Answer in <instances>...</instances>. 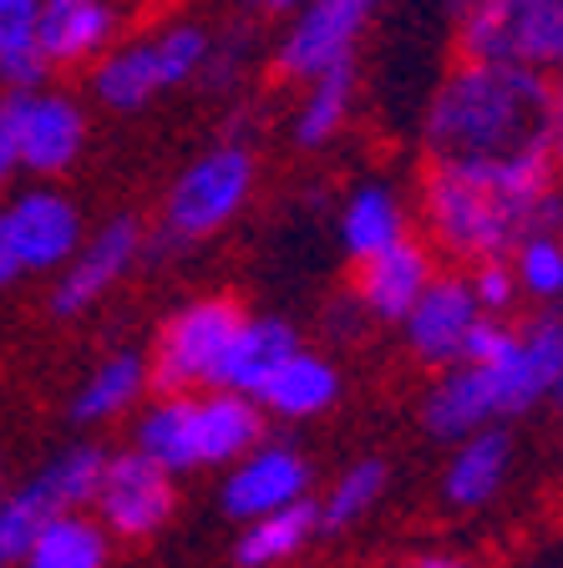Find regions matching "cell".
I'll use <instances>...</instances> for the list:
<instances>
[{
	"instance_id": "1",
	"label": "cell",
	"mask_w": 563,
	"mask_h": 568,
	"mask_svg": "<svg viewBox=\"0 0 563 568\" xmlns=\"http://www.w3.org/2000/svg\"><path fill=\"white\" fill-rule=\"evenodd\" d=\"M559 183V158L549 142L503 158H432L416 189L426 244L462 264L513 254L533 234V209Z\"/></svg>"
},
{
	"instance_id": "2",
	"label": "cell",
	"mask_w": 563,
	"mask_h": 568,
	"mask_svg": "<svg viewBox=\"0 0 563 568\" xmlns=\"http://www.w3.org/2000/svg\"><path fill=\"white\" fill-rule=\"evenodd\" d=\"M432 158H503L549 142V71L462 57L422 112Z\"/></svg>"
},
{
	"instance_id": "3",
	"label": "cell",
	"mask_w": 563,
	"mask_h": 568,
	"mask_svg": "<svg viewBox=\"0 0 563 568\" xmlns=\"http://www.w3.org/2000/svg\"><path fill=\"white\" fill-rule=\"evenodd\" d=\"M264 422L270 416L244 390L203 386L168 390V396L153 390V402H142L132 412V447L148 452L173 477H193L244 457L264 437Z\"/></svg>"
},
{
	"instance_id": "4",
	"label": "cell",
	"mask_w": 563,
	"mask_h": 568,
	"mask_svg": "<svg viewBox=\"0 0 563 568\" xmlns=\"http://www.w3.org/2000/svg\"><path fill=\"white\" fill-rule=\"evenodd\" d=\"M209 41H213L209 26L199 21H168L132 36V41H112L87 67V92L107 112H142V106L163 102L178 87L199 82Z\"/></svg>"
},
{
	"instance_id": "5",
	"label": "cell",
	"mask_w": 563,
	"mask_h": 568,
	"mask_svg": "<svg viewBox=\"0 0 563 568\" xmlns=\"http://www.w3.org/2000/svg\"><path fill=\"white\" fill-rule=\"evenodd\" d=\"M259 183L254 148L244 142H213L203 148L183 173L168 183L163 193V239L158 244H203V239L223 234L239 213L249 209Z\"/></svg>"
},
{
	"instance_id": "6",
	"label": "cell",
	"mask_w": 563,
	"mask_h": 568,
	"mask_svg": "<svg viewBox=\"0 0 563 568\" xmlns=\"http://www.w3.org/2000/svg\"><path fill=\"white\" fill-rule=\"evenodd\" d=\"M462 57L553 71L563 61V0H468L446 16Z\"/></svg>"
},
{
	"instance_id": "7",
	"label": "cell",
	"mask_w": 563,
	"mask_h": 568,
	"mask_svg": "<svg viewBox=\"0 0 563 568\" xmlns=\"http://www.w3.org/2000/svg\"><path fill=\"white\" fill-rule=\"evenodd\" d=\"M244 320V305L229 295H203L178 305L173 315H163L153 335V351L148 355V386L158 396L168 390H203L213 381L223 341L234 335V325Z\"/></svg>"
},
{
	"instance_id": "8",
	"label": "cell",
	"mask_w": 563,
	"mask_h": 568,
	"mask_svg": "<svg viewBox=\"0 0 563 568\" xmlns=\"http://www.w3.org/2000/svg\"><path fill=\"white\" fill-rule=\"evenodd\" d=\"M92 513H97V523L112 532V544H118V538L122 544L158 538L178 513V477L168 473V467H158V462L138 447L107 452Z\"/></svg>"
},
{
	"instance_id": "9",
	"label": "cell",
	"mask_w": 563,
	"mask_h": 568,
	"mask_svg": "<svg viewBox=\"0 0 563 568\" xmlns=\"http://www.w3.org/2000/svg\"><path fill=\"white\" fill-rule=\"evenodd\" d=\"M381 6L386 0H305V6H294L274 41V71L284 82H310L320 71L355 61V47L371 31Z\"/></svg>"
},
{
	"instance_id": "10",
	"label": "cell",
	"mask_w": 563,
	"mask_h": 568,
	"mask_svg": "<svg viewBox=\"0 0 563 568\" xmlns=\"http://www.w3.org/2000/svg\"><path fill=\"white\" fill-rule=\"evenodd\" d=\"M142 219L132 213H118V219H107L102 229L82 239V248L51 274V295H47V310L57 320H82L92 305H102L122 280L142 264Z\"/></svg>"
},
{
	"instance_id": "11",
	"label": "cell",
	"mask_w": 563,
	"mask_h": 568,
	"mask_svg": "<svg viewBox=\"0 0 563 568\" xmlns=\"http://www.w3.org/2000/svg\"><path fill=\"white\" fill-rule=\"evenodd\" d=\"M0 229L11 239L26 280H36V274L47 280V274H57L61 264L82 248L87 213L71 193H61L47 178H36L31 189L11 193V199L0 203Z\"/></svg>"
},
{
	"instance_id": "12",
	"label": "cell",
	"mask_w": 563,
	"mask_h": 568,
	"mask_svg": "<svg viewBox=\"0 0 563 568\" xmlns=\"http://www.w3.org/2000/svg\"><path fill=\"white\" fill-rule=\"evenodd\" d=\"M482 371H487V386H493L497 422L529 416L533 406L553 402V390L563 381V315L539 310L533 320H523L513 351Z\"/></svg>"
},
{
	"instance_id": "13",
	"label": "cell",
	"mask_w": 563,
	"mask_h": 568,
	"mask_svg": "<svg viewBox=\"0 0 563 568\" xmlns=\"http://www.w3.org/2000/svg\"><path fill=\"white\" fill-rule=\"evenodd\" d=\"M315 487V467H310L305 447L294 442H270L259 437L244 457H234L223 467V487H219V508L234 523L274 513L284 503H300Z\"/></svg>"
},
{
	"instance_id": "14",
	"label": "cell",
	"mask_w": 563,
	"mask_h": 568,
	"mask_svg": "<svg viewBox=\"0 0 563 568\" xmlns=\"http://www.w3.org/2000/svg\"><path fill=\"white\" fill-rule=\"evenodd\" d=\"M477 300H472L468 274H432L416 305L401 315V341H406L411 361L426 371L458 366L462 361V341H468L472 320H477Z\"/></svg>"
},
{
	"instance_id": "15",
	"label": "cell",
	"mask_w": 563,
	"mask_h": 568,
	"mask_svg": "<svg viewBox=\"0 0 563 568\" xmlns=\"http://www.w3.org/2000/svg\"><path fill=\"white\" fill-rule=\"evenodd\" d=\"M87 106L61 87L26 92L21 106V173L57 183L61 173L82 163L87 153Z\"/></svg>"
},
{
	"instance_id": "16",
	"label": "cell",
	"mask_w": 563,
	"mask_h": 568,
	"mask_svg": "<svg viewBox=\"0 0 563 568\" xmlns=\"http://www.w3.org/2000/svg\"><path fill=\"white\" fill-rule=\"evenodd\" d=\"M452 457L442 467V483H436V497H442L446 513H482L493 508L503 497L507 477H513V437L507 426L493 422V426H477L468 437L446 442Z\"/></svg>"
},
{
	"instance_id": "17",
	"label": "cell",
	"mask_w": 563,
	"mask_h": 568,
	"mask_svg": "<svg viewBox=\"0 0 563 568\" xmlns=\"http://www.w3.org/2000/svg\"><path fill=\"white\" fill-rule=\"evenodd\" d=\"M432 274H436V248L416 234H401L396 244H386L381 254H371V260L355 264V290L351 295L371 320H381V325H401V315L416 305V295L432 284Z\"/></svg>"
},
{
	"instance_id": "18",
	"label": "cell",
	"mask_w": 563,
	"mask_h": 568,
	"mask_svg": "<svg viewBox=\"0 0 563 568\" xmlns=\"http://www.w3.org/2000/svg\"><path fill=\"white\" fill-rule=\"evenodd\" d=\"M122 31L118 0H41L36 6V51L51 71L92 67Z\"/></svg>"
},
{
	"instance_id": "19",
	"label": "cell",
	"mask_w": 563,
	"mask_h": 568,
	"mask_svg": "<svg viewBox=\"0 0 563 568\" xmlns=\"http://www.w3.org/2000/svg\"><path fill=\"white\" fill-rule=\"evenodd\" d=\"M294 351H300V331H294L290 320H280V315H249V310H244V320L234 325V335L223 341L219 366H213L209 386L254 396V390L274 376V366H280V361H290Z\"/></svg>"
},
{
	"instance_id": "20",
	"label": "cell",
	"mask_w": 563,
	"mask_h": 568,
	"mask_svg": "<svg viewBox=\"0 0 563 568\" xmlns=\"http://www.w3.org/2000/svg\"><path fill=\"white\" fill-rule=\"evenodd\" d=\"M341 390H345L341 366L300 345V351H294L290 361H280L274 376L254 390V402L264 416H280V422H315V416H325L330 406L341 402Z\"/></svg>"
},
{
	"instance_id": "21",
	"label": "cell",
	"mask_w": 563,
	"mask_h": 568,
	"mask_svg": "<svg viewBox=\"0 0 563 568\" xmlns=\"http://www.w3.org/2000/svg\"><path fill=\"white\" fill-rule=\"evenodd\" d=\"M335 229H341L345 260L361 264V260H371V254H381L386 244H396L401 234H411V209L396 183H386V178H361V183L345 193L341 213H335Z\"/></svg>"
},
{
	"instance_id": "22",
	"label": "cell",
	"mask_w": 563,
	"mask_h": 568,
	"mask_svg": "<svg viewBox=\"0 0 563 568\" xmlns=\"http://www.w3.org/2000/svg\"><path fill=\"white\" fill-rule=\"evenodd\" d=\"M148 355L142 351H112L102 355L92 371L82 376V386L71 390L67 416L77 426H112L122 416H132L148 402Z\"/></svg>"
},
{
	"instance_id": "23",
	"label": "cell",
	"mask_w": 563,
	"mask_h": 568,
	"mask_svg": "<svg viewBox=\"0 0 563 568\" xmlns=\"http://www.w3.org/2000/svg\"><path fill=\"white\" fill-rule=\"evenodd\" d=\"M497 406H493V386H487V371L472 366V361H458V366H442L436 381L422 396V426L426 437L436 442H458L477 426H493Z\"/></svg>"
},
{
	"instance_id": "24",
	"label": "cell",
	"mask_w": 563,
	"mask_h": 568,
	"mask_svg": "<svg viewBox=\"0 0 563 568\" xmlns=\"http://www.w3.org/2000/svg\"><path fill=\"white\" fill-rule=\"evenodd\" d=\"M320 532V508L315 497H300V503H284L274 513H259V518L239 523L234 538V568H284L305 554Z\"/></svg>"
},
{
	"instance_id": "25",
	"label": "cell",
	"mask_w": 563,
	"mask_h": 568,
	"mask_svg": "<svg viewBox=\"0 0 563 568\" xmlns=\"http://www.w3.org/2000/svg\"><path fill=\"white\" fill-rule=\"evenodd\" d=\"M112 532L97 523L92 508H61L31 532L16 568H107Z\"/></svg>"
},
{
	"instance_id": "26",
	"label": "cell",
	"mask_w": 563,
	"mask_h": 568,
	"mask_svg": "<svg viewBox=\"0 0 563 568\" xmlns=\"http://www.w3.org/2000/svg\"><path fill=\"white\" fill-rule=\"evenodd\" d=\"M305 87H310V92L300 97V106H294V148H305V153H325L330 142L351 128V112H355V61L320 71V77H310Z\"/></svg>"
},
{
	"instance_id": "27",
	"label": "cell",
	"mask_w": 563,
	"mask_h": 568,
	"mask_svg": "<svg viewBox=\"0 0 563 568\" xmlns=\"http://www.w3.org/2000/svg\"><path fill=\"white\" fill-rule=\"evenodd\" d=\"M391 493V467L381 457H355L335 483H330L325 497H315L320 508V532H351L355 523H365Z\"/></svg>"
},
{
	"instance_id": "28",
	"label": "cell",
	"mask_w": 563,
	"mask_h": 568,
	"mask_svg": "<svg viewBox=\"0 0 563 568\" xmlns=\"http://www.w3.org/2000/svg\"><path fill=\"white\" fill-rule=\"evenodd\" d=\"M102 462H107V447L97 442H71L61 447L57 457H47V467H36V483L47 487L51 508H92L97 497V483H102Z\"/></svg>"
},
{
	"instance_id": "29",
	"label": "cell",
	"mask_w": 563,
	"mask_h": 568,
	"mask_svg": "<svg viewBox=\"0 0 563 568\" xmlns=\"http://www.w3.org/2000/svg\"><path fill=\"white\" fill-rule=\"evenodd\" d=\"M507 260L523 295L539 305H563V234H523Z\"/></svg>"
},
{
	"instance_id": "30",
	"label": "cell",
	"mask_w": 563,
	"mask_h": 568,
	"mask_svg": "<svg viewBox=\"0 0 563 568\" xmlns=\"http://www.w3.org/2000/svg\"><path fill=\"white\" fill-rule=\"evenodd\" d=\"M51 513H57V508H51L47 487L36 483V477H26L21 487H11V493L0 497V568L21 564L26 544H31V532L41 528Z\"/></svg>"
},
{
	"instance_id": "31",
	"label": "cell",
	"mask_w": 563,
	"mask_h": 568,
	"mask_svg": "<svg viewBox=\"0 0 563 568\" xmlns=\"http://www.w3.org/2000/svg\"><path fill=\"white\" fill-rule=\"evenodd\" d=\"M468 284H472V300H477L482 315H513L517 300H523L507 254H497V260H477L468 270Z\"/></svg>"
},
{
	"instance_id": "32",
	"label": "cell",
	"mask_w": 563,
	"mask_h": 568,
	"mask_svg": "<svg viewBox=\"0 0 563 568\" xmlns=\"http://www.w3.org/2000/svg\"><path fill=\"white\" fill-rule=\"evenodd\" d=\"M517 341V325L507 315H477L472 320L468 341H462V361H472V366H493V361H503L507 351H513Z\"/></svg>"
},
{
	"instance_id": "33",
	"label": "cell",
	"mask_w": 563,
	"mask_h": 568,
	"mask_svg": "<svg viewBox=\"0 0 563 568\" xmlns=\"http://www.w3.org/2000/svg\"><path fill=\"white\" fill-rule=\"evenodd\" d=\"M21 106L26 92H0V193L21 178Z\"/></svg>"
},
{
	"instance_id": "34",
	"label": "cell",
	"mask_w": 563,
	"mask_h": 568,
	"mask_svg": "<svg viewBox=\"0 0 563 568\" xmlns=\"http://www.w3.org/2000/svg\"><path fill=\"white\" fill-rule=\"evenodd\" d=\"M239 77H244V36H223V41H209V57H203L199 82L219 87V92H234Z\"/></svg>"
},
{
	"instance_id": "35",
	"label": "cell",
	"mask_w": 563,
	"mask_h": 568,
	"mask_svg": "<svg viewBox=\"0 0 563 568\" xmlns=\"http://www.w3.org/2000/svg\"><path fill=\"white\" fill-rule=\"evenodd\" d=\"M51 77L57 71L47 67V57L36 47L0 57V92H41V87H51Z\"/></svg>"
},
{
	"instance_id": "36",
	"label": "cell",
	"mask_w": 563,
	"mask_h": 568,
	"mask_svg": "<svg viewBox=\"0 0 563 568\" xmlns=\"http://www.w3.org/2000/svg\"><path fill=\"white\" fill-rule=\"evenodd\" d=\"M36 6L41 0H0V57L36 47Z\"/></svg>"
},
{
	"instance_id": "37",
	"label": "cell",
	"mask_w": 563,
	"mask_h": 568,
	"mask_svg": "<svg viewBox=\"0 0 563 568\" xmlns=\"http://www.w3.org/2000/svg\"><path fill=\"white\" fill-rule=\"evenodd\" d=\"M549 148L563 163V61L549 71Z\"/></svg>"
},
{
	"instance_id": "38",
	"label": "cell",
	"mask_w": 563,
	"mask_h": 568,
	"mask_svg": "<svg viewBox=\"0 0 563 568\" xmlns=\"http://www.w3.org/2000/svg\"><path fill=\"white\" fill-rule=\"evenodd\" d=\"M396 568H482V564L468 554H452V548H422V554L401 558Z\"/></svg>"
},
{
	"instance_id": "39",
	"label": "cell",
	"mask_w": 563,
	"mask_h": 568,
	"mask_svg": "<svg viewBox=\"0 0 563 568\" xmlns=\"http://www.w3.org/2000/svg\"><path fill=\"white\" fill-rule=\"evenodd\" d=\"M21 280H26V270H21V260H16L6 229H0V290H11V284H21Z\"/></svg>"
},
{
	"instance_id": "40",
	"label": "cell",
	"mask_w": 563,
	"mask_h": 568,
	"mask_svg": "<svg viewBox=\"0 0 563 568\" xmlns=\"http://www.w3.org/2000/svg\"><path fill=\"white\" fill-rule=\"evenodd\" d=\"M259 16H290L294 6H305V0H249Z\"/></svg>"
},
{
	"instance_id": "41",
	"label": "cell",
	"mask_w": 563,
	"mask_h": 568,
	"mask_svg": "<svg viewBox=\"0 0 563 568\" xmlns=\"http://www.w3.org/2000/svg\"><path fill=\"white\" fill-rule=\"evenodd\" d=\"M6 493H11V483H6V473H0V497H6Z\"/></svg>"
},
{
	"instance_id": "42",
	"label": "cell",
	"mask_w": 563,
	"mask_h": 568,
	"mask_svg": "<svg viewBox=\"0 0 563 568\" xmlns=\"http://www.w3.org/2000/svg\"><path fill=\"white\" fill-rule=\"evenodd\" d=\"M553 402H559V406H563V381H559V390H553Z\"/></svg>"
}]
</instances>
